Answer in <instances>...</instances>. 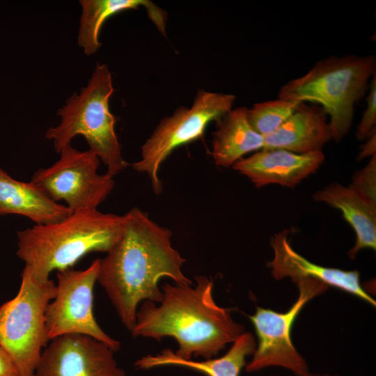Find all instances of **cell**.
Instances as JSON below:
<instances>
[{
	"label": "cell",
	"mask_w": 376,
	"mask_h": 376,
	"mask_svg": "<svg viewBox=\"0 0 376 376\" xmlns=\"http://www.w3.org/2000/svg\"><path fill=\"white\" fill-rule=\"evenodd\" d=\"M124 216L119 237L107 256L100 259L97 281L123 325L131 331L141 301L162 300L159 280L167 277L181 285H192V281L182 272L185 259L173 247L169 229L138 207Z\"/></svg>",
	"instance_id": "1"
},
{
	"label": "cell",
	"mask_w": 376,
	"mask_h": 376,
	"mask_svg": "<svg viewBox=\"0 0 376 376\" xmlns=\"http://www.w3.org/2000/svg\"><path fill=\"white\" fill-rule=\"evenodd\" d=\"M195 281L194 287L164 284L159 306L144 301L136 312L130 331L132 336L157 341L173 337L178 344L174 353L182 359H212L227 344L235 341L244 332V327L232 318L231 309L216 304L212 280L197 276Z\"/></svg>",
	"instance_id": "2"
},
{
	"label": "cell",
	"mask_w": 376,
	"mask_h": 376,
	"mask_svg": "<svg viewBox=\"0 0 376 376\" xmlns=\"http://www.w3.org/2000/svg\"><path fill=\"white\" fill-rule=\"evenodd\" d=\"M124 221V214L97 209L72 212L58 221L18 231L16 254L33 276L47 281L52 271L72 268L91 252L107 253Z\"/></svg>",
	"instance_id": "3"
},
{
	"label": "cell",
	"mask_w": 376,
	"mask_h": 376,
	"mask_svg": "<svg viewBox=\"0 0 376 376\" xmlns=\"http://www.w3.org/2000/svg\"><path fill=\"white\" fill-rule=\"evenodd\" d=\"M375 73L374 55L331 56L319 61L304 75L284 84L278 97L322 107L329 118L331 139L338 142L350 131L354 106L368 91V82Z\"/></svg>",
	"instance_id": "4"
},
{
	"label": "cell",
	"mask_w": 376,
	"mask_h": 376,
	"mask_svg": "<svg viewBox=\"0 0 376 376\" xmlns=\"http://www.w3.org/2000/svg\"><path fill=\"white\" fill-rule=\"evenodd\" d=\"M113 91L108 66L97 63L87 85L79 94L74 93L58 109L61 123L46 132V137L53 141L58 153L71 144L75 136H83L89 150L107 166L106 173L111 177L128 166L116 133V119L109 109Z\"/></svg>",
	"instance_id": "5"
},
{
	"label": "cell",
	"mask_w": 376,
	"mask_h": 376,
	"mask_svg": "<svg viewBox=\"0 0 376 376\" xmlns=\"http://www.w3.org/2000/svg\"><path fill=\"white\" fill-rule=\"evenodd\" d=\"M56 291L54 281H40L24 267L17 295L0 306V347L12 358L21 376L35 375L49 342L45 312Z\"/></svg>",
	"instance_id": "6"
},
{
	"label": "cell",
	"mask_w": 376,
	"mask_h": 376,
	"mask_svg": "<svg viewBox=\"0 0 376 376\" xmlns=\"http://www.w3.org/2000/svg\"><path fill=\"white\" fill-rule=\"evenodd\" d=\"M235 98L232 94L199 90L190 107H179L162 119L141 147V159L132 165L148 175L155 194L162 191L158 172L164 161L179 146L201 137L211 122L232 109Z\"/></svg>",
	"instance_id": "7"
},
{
	"label": "cell",
	"mask_w": 376,
	"mask_h": 376,
	"mask_svg": "<svg viewBox=\"0 0 376 376\" xmlns=\"http://www.w3.org/2000/svg\"><path fill=\"white\" fill-rule=\"evenodd\" d=\"M54 164L35 172L31 182L54 202L63 201L75 212L95 210L114 186L113 177L99 174L100 159L90 150L79 151L71 144Z\"/></svg>",
	"instance_id": "8"
},
{
	"label": "cell",
	"mask_w": 376,
	"mask_h": 376,
	"mask_svg": "<svg viewBox=\"0 0 376 376\" xmlns=\"http://www.w3.org/2000/svg\"><path fill=\"white\" fill-rule=\"evenodd\" d=\"M295 283L299 288V296L288 311L278 313L257 307L256 313L249 316L258 337V345L251 360L245 366L247 373L272 366L285 368L297 376L309 373L306 359L292 342L291 330L304 305L324 293L329 286L311 278L300 279Z\"/></svg>",
	"instance_id": "9"
},
{
	"label": "cell",
	"mask_w": 376,
	"mask_h": 376,
	"mask_svg": "<svg viewBox=\"0 0 376 376\" xmlns=\"http://www.w3.org/2000/svg\"><path fill=\"white\" fill-rule=\"evenodd\" d=\"M99 268L100 259H95L84 270L57 271L56 295L45 312L49 341L66 334H81L105 343L113 352L120 349V343L102 329L94 315L93 291Z\"/></svg>",
	"instance_id": "10"
},
{
	"label": "cell",
	"mask_w": 376,
	"mask_h": 376,
	"mask_svg": "<svg viewBox=\"0 0 376 376\" xmlns=\"http://www.w3.org/2000/svg\"><path fill=\"white\" fill-rule=\"evenodd\" d=\"M113 352L92 337L63 335L45 347L34 376H126Z\"/></svg>",
	"instance_id": "11"
},
{
	"label": "cell",
	"mask_w": 376,
	"mask_h": 376,
	"mask_svg": "<svg viewBox=\"0 0 376 376\" xmlns=\"http://www.w3.org/2000/svg\"><path fill=\"white\" fill-rule=\"evenodd\" d=\"M324 159L322 151L298 154L279 148H263L240 159L233 168L258 188L269 184L293 188L318 170Z\"/></svg>",
	"instance_id": "12"
},
{
	"label": "cell",
	"mask_w": 376,
	"mask_h": 376,
	"mask_svg": "<svg viewBox=\"0 0 376 376\" xmlns=\"http://www.w3.org/2000/svg\"><path fill=\"white\" fill-rule=\"evenodd\" d=\"M286 231L281 232L272 239L274 258L268 263L275 279L290 278L295 283L303 278L317 279L362 299L375 306V300L367 293L360 283L358 271H346L327 267L311 263L297 253L291 246Z\"/></svg>",
	"instance_id": "13"
},
{
	"label": "cell",
	"mask_w": 376,
	"mask_h": 376,
	"mask_svg": "<svg viewBox=\"0 0 376 376\" xmlns=\"http://www.w3.org/2000/svg\"><path fill=\"white\" fill-rule=\"evenodd\" d=\"M327 118L320 105L301 102L276 131L264 136L263 148H279L298 154L322 151L331 139Z\"/></svg>",
	"instance_id": "14"
},
{
	"label": "cell",
	"mask_w": 376,
	"mask_h": 376,
	"mask_svg": "<svg viewBox=\"0 0 376 376\" xmlns=\"http://www.w3.org/2000/svg\"><path fill=\"white\" fill-rule=\"evenodd\" d=\"M313 199L324 202L341 211L354 229L356 243L348 254L354 258L363 249L376 248V203L372 202L352 185L345 187L333 183L318 191Z\"/></svg>",
	"instance_id": "15"
},
{
	"label": "cell",
	"mask_w": 376,
	"mask_h": 376,
	"mask_svg": "<svg viewBox=\"0 0 376 376\" xmlns=\"http://www.w3.org/2000/svg\"><path fill=\"white\" fill-rule=\"evenodd\" d=\"M71 213L31 182L17 180L0 168V215H22L40 225L58 221Z\"/></svg>",
	"instance_id": "16"
},
{
	"label": "cell",
	"mask_w": 376,
	"mask_h": 376,
	"mask_svg": "<svg viewBox=\"0 0 376 376\" xmlns=\"http://www.w3.org/2000/svg\"><path fill=\"white\" fill-rule=\"evenodd\" d=\"M81 15L77 42L86 55L96 53L101 47L100 29L112 15L123 10L145 7L150 20L159 31L166 35L167 15L155 3L148 0H81Z\"/></svg>",
	"instance_id": "17"
},
{
	"label": "cell",
	"mask_w": 376,
	"mask_h": 376,
	"mask_svg": "<svg viewBox=\"0 0 376 376\" xmlns=\"http://www.w3.org/2000/svg\"><path fill=\"white\" fill-rule=\"evenodd\" d=\"M256 347L253 335L244 332L228 351L222 357L195 361L177 357L170 349H164L155 355H146L138 359L134 365L136 368L148 370L153 368L175 366L185 367L201 372L207 376H239L246 366V359L253 354Z\"/></svg>",
	"instance_id": "18"
},
{
	"label": "cell",
	"mask_w": 376,
	"mask_h": 376,
	"mask_svg": "<svg viewBox=\"0 0 376 376\" xmlns=\"http://www.w3.org/2000/svg\"><path fill=\"white\" fill-rule=\"evenodd\" d=\"M246 107L232 109L218 120L212 156L216 165L229 167L249 152L264 148V136L251 126Z\"/></svg>",
	"instance_id": "19"
},
{
	"label": "cell",
	"mask_w": 376,
	"mask_h": 376,
	"mask_svg": "<svg viewBox=\"0 0 376 376\" xmlns=\"http://www.w3.org/2000/svg\"><path fill=\"white\" fill-rule=\"evenodd\" d=\"M300 103L279 97L256 103L247 110L248 120L256 132L265 136L276 131Z\"/></svg>",
	"instance_id": "20"
},
{
	"label": "cell",
	"mask_w": 376,
	"mask_h": 376,
	"mask_svg": "<svg viewBox=\"0 0 376 376\" xmlns=\"http://www.w3.org/2000/svg\"><path fill=\"white\" fill-rule=\"evenodd\" d=\"M369 93L366 98V107L358 125L356 137L364 140L375 130L376 123V73L369 84Z\"/></svg>",
	"instance_id": "21"
},
{
	"label": "cell",
	"mask_w": 376,
	"mask_h": 376,
	"mask_svg": "<svg viewBox=\"0 0 376 376\" xmlns=\"http://www.w3.org/2000/svg\"><path fill=\"white\" fill-rule=\"evenodd\" d=\"M372 202L376 203V155L368 164L358 171L351 185Z\"/></svg>",
	"instance_id": "22"
},
{
	"label": "cell",
	"mask_w": 376,
	"mask_h": 376,
	"mask_svg": "<svg viewBox=\"0 0 376 376\" xmlns=\"http://www.w3.org/2000/svg\"><path fill=\"white\" fill-rule=\"evenodd\" d=\"M0 376H21L9 354L0 347Z\"/></svg>",
	"instance_id": "23"
},
{
	"label": "cell",
	"mask_w": 376,
	"mask_h": 376,
	"mask_svg": "<svg viewBox=\"0 0 376 376\" xmlns=\"http://www.w3.org/2000/svg\"><path fill=\"white\" fill-rule=\"evenodd\" d=\"M368 140L362 146L361 150L359 155V159H363L368 156H373L376 150V132L375 130L367 138Z\"/></svg>",
	"instance_id": "24"
},
{
	"label": "cell",
	"mask_w": 376,
	"mask_h": 376,
	"mask_svg": "<svg viewBox=\"0 0 376 376\" xmlns=\"http://www.w3.org/2000/svg\"><path fill=\"white\" fill-rule=\"evenodd\" d=\"M302 376H336V375H329V374H317V373H308L304 375H302Z\"/></svg>",
	"instance_id": "25"
}]
</instances>
